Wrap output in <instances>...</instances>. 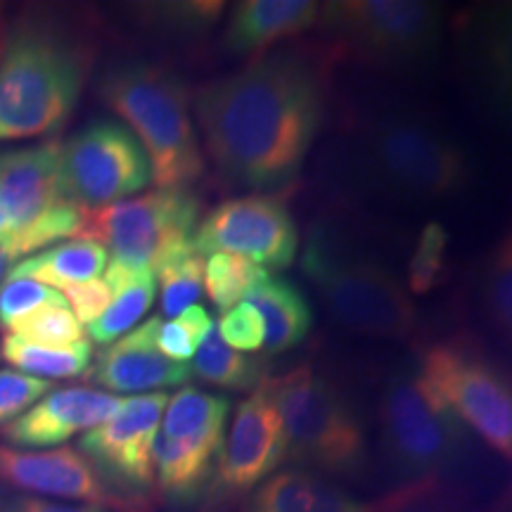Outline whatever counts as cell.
Here are the masks:
<instances>
[{
  "label": "cell",
  "instance_id": "6da1fadb",
  "mask_svg": "<svg viewBox=\"0 0 512 512\" xmlns=\"http://www.w3.org/2000/svg\"><path fill=\"white\" fill-rule=\"evenodd\" d=\"M204 150L226 181L252 190L292 183L323 124L316 69L290 53L261 55L195 93Z\"/></svg>",
  "mask_w": 512,
  "mask_h": 512
},
{
  "label": "cell",
  "instance_id": "7a4b0ae2",
  "mask_svg": "<svg viewBox=\"0 0 512 512\" xmlns=\"http://www.w3.org/2000/svg\"><path fill=\"white\" fill-rule=\"evenodd\" d=\"M100 98L138 136L159 188L188 190L200 181L204 155L188 91L174 74L147 62L117 64L102 76Z\"/></svg>",
  "mask_w": 512,
  "mask_h": 512
},
{
  "label": "cell",
  "instance_id": "3957f363",
  "mask_svg": "<svg viewBox=\"0 0 512 512\" xmlns=\"http://www.w3.org/2000/svg\"><path fill=\"white\" fill-rule=\"evenodd\" d=\"M88 74V60L60 38L27 31L0 55V140L55 133L72 117Z\"/></svg>",
  "mask_w": 512,
  "mask_h": 512
},
{
  "label": "cell",
  "instance_id": "277c9868",
  "mask_svg": "<svg viewBox=\"0 0 512 512\" xmlns=\"http://www.w3.org/2000/svg\"><path fill=\"white\" fill-rule=\"evenodd\" d=\"M283 420L287 458L330 475H354L366 463L361 420L328 377L299 366L259 384Z\"/></svg>",
  "mask_w": 512,
  "mask_h": 512
},
{
  "label": "cell",
  "instance_id": "5b68a950",
  "mask_svg": "<svg viewBox=\"0 0 512 512\" xmlns=\"http://www.w3.org/2000/svg\"><path fill=\"white\" fill-rule=\"evenodd\" d=\"M304 273L342 328L396 342L418 332V309L408 290L377 261L344 254L328 238L313 235L304 254Z\"/></svg>",
  "mask_w": 512,
  "mask_h": 512
},
{
  "label": "cell",
  "instance_id": "8992f818",
  "mask_svg": "<svg viewBox=\"0 0 512 512\" xmlns=\"http://www.w3.org/2000/svg\"><path fill=\"white\" fill-rule=\"evenodd\" d=\"M420 380L498 456L512 458V373L472 337L425 351Z\"/></svg>",
  "mask_w": 512,
  "mask_h": 512
},
{
  "label": "cell",
  "instance_id": "52a82bcc",
  "mask_svg": "<svg viewBox=\"0 0 512 512\" xmlns=\"http://www.w3.org/2000/svg\"><path fill=\"white\" fill-rule=\"evenodd\" d=\"M200 200L190 190H152L100 209H88L81 238L100 242L114 261L152 273L192 254Z\"/></svg>",
  "mask_w": 512,
  "mask_h": 512
},
{
  "label": "cell",
  "instance_id": "ba28073f",
  "mask_svg": "<svg viewBox=\"0 0 512 512\" xmlns=\"http://www.w3.org/2000/svg\"><path fill=\"white\" fill-rule=\"evenodd\" d=\"M366 145L382 176L408 195L437 200L458 192L470 178L465 152L441 128L415 114L373 121Z\"/></svg>",
  "mask_w": 512,
  "mask_h": 512
},
{
  "label": "cell",
  "instance_id": "9c48e42d",
  "mask_svg": "<svg viewBox=\"0 0 512 512\" xmlns=\"http://www.w3.org/2000/svg\"><path fill=\"white\" fill-rule=\"evenodd\" d=\"M143 145L117 121H91L60 143V190L64 200L100 209L126 200L150 183Z\"/></svg>",
  "mask_w": 512,
  "mask_h": 512
},
{
  "label": "cell",
  "instance_id": "30bf717a",
  "mask_svg": "<svg viewBox=\"0 0 512 512\" xmlns=\"http://www.w3.org/2000/svg\"><path fill=\"white\" fill-rule=\"evenodd\" d=\"M320 19L344 48L373 62H415L437 48L444 12L422 0H349L323 5Z\"/></svg>",
  "mask_w": 512,
  "mask_h": 512
},
{
  "label": "cell",
  "instance_id": "8fae6325",
  "mask_svg": "<svg viewBox=\"0 0 512 512\" xmlns=\"http://www.w3.org/2000/svg\"><path fill=\"white\" fill-rule=\"evenodd\" d=\"M380 415L389 456L406 475L427 479L458 456L463 425L420 375L392 377L384 387Z\"/></svg>",
  "mask_w": 512,
  "mask_h": 512
},
{
  "label": "cell",
  "instance_id": "7c38bea8",
  "mask_svg": "<svg viewBox=\"0 0 512 512\" xmlns=\"http://www.w3.org/2000/svg\"><path fill=\"white\" fill-rule=\"evenodd\" d=\"M299 249L297 223L278 195H247L221 202L197 223L195 254L245 256L261 268L292 266Z\"/></svg>",
  "mask_w": 512,
  "mask_h": 512
},
{
  "label": "cell",
  "instance_id": "4fadbf2b",
  "mask_svg": "<svg viewBox=\"0 0 512 512\" xmlns=\"http://www.w3.org/2000/svg\"><path fill=\"white\" fill-rule=\"evenodd\" d=\"M0 484L27 491L29 496H53L83 501L91 508L143 512L145 503L107 484L98 467L79 448H10L0 446Z\"/></svg>",
  "mask_w": 512,
  "mask_h": 512
},
{
  "label": "cell",
  "instance_id": "5bb4252c",
  "mask_svg": "<svg viewBox=\"0 0 512 512\" xmlns=\"http://www.w3.org/2000/svg\"><path fill=\"white\" fill-rule=\"evenodd\" d=\"M169 403V394H140L124 399L110 420L83 434L79 451L114 489L143 491L155 484L152 448ZM131 496V494H128ZM133 498V496H131Z\"/></svg>",
  "mask_w": 512,
  "mask_h": 512
},
{
  "label": "cell",
  "instance_id": "9a60e30c",
  "mask_svg": "<svg viewBox=\"0 0 512 512\" xmlns=\"http://www.w3.org/2000/svg\"><path fill=\"white\" fill-rule=\"evenodd\" d=\"M287 460L283 420L271 399L256 389L235 408L216 460V489L223 496L256 491Z\"/></svg>",
  "mask_w": 512,
  "mask_h": 512
},
{
  "label": "cell",
  "instance_id": "2e32d148",
  "mask_svg": "<svg viewBox=\"0 0 512 512\" xmlns=\"http://www.w3.org/2000/svg\"><path fill=\"white\" fill-rule=\"evenodd\" d=\"M124 399L88 387L53 389L27 413L3 427V437L24 448L60 446L76 434L91 432L119 411Z\"/></svg>",
  "mask_w": 512,
  "mask_h": 512
},
{
  "label": "cell",
  "instance_id": "e0dca14e",
  "mask_svg": "<svg viewBox=\"0 0 512 512\" xmlns=\"http://www.w3.org/2000/svg\"><path fill=\"white\" fill-rule=\"evenodd\" d=\"M164 320L155 316L126 332L112 347L100 351L86 377L110 392H150V389L178 387L192 377L188 363L166 358L157 347Z\"/></svg>",
  "mask_w": 512,
  "mask_h": 512
},
{
  "label": "cell",
  "instance_id": "ac0fdd59",
  "mask_svg": "<svg viewBox=\"0 0 512 512\" xmlns=\"http://www.w3.org/2000/svg\"><path fill=\"white\" fill-rule=\"evenodd\" d=\"M64 200L60 190V143L0 152V211L10 233H22Z\"/></svg>",
  "mask_w": 512,
  "mask_h": 512
},
{
  "label": "cell",
  "instance_id": "d6986e66",
  "mask_svg": "<svg viewBox=\"0 0 512 512\" xmlns=\"http://www.w3.org/2000/svg\"><path fill=\"white\" fill-rule=\"evenodd\" d=\"M465 36L484 91L512 119V0L472 10Z\"/></svg>",
  "mask_w": 512,
  "mask_h": 512
},
{
  "label": "cell",
  "instance_id": "ffe728a7",
  "mask_svg": "<svg viewBox=\"0 0 512 512\" xmlns=\"http://www.w3.org/2000/svg\"><path fill=\"white\" fill-rule=\"evenodd\" d=\"M320 10L313 0H245L230 12L223 41L233 53H254L309 31L320 22Z\"/></svg>",
  "mask_w": 512,
  "mask_h": 512
},
{
  "label": "cell",
  "instance_id": "44dd1931",
  "mask_svg": "<svg viewBox=\"0 0 512 512\" xmlns=\"http://www.w3.org/2000/svg\"><path fill=\"white\" fill-rule=\"evenodd\" d=\"M247 512H384V508L356 501L313 472L285 470L254 491Z\"/></svg>",
  "mask_w": 512,
  "mask_h": 512
},
{
  "label": "cell",
  "instance_id": "7402d4cb",
  "mask_svg": "<svg viewBox=\"0 0 512 512\" xmlns=\"http://www.w3.org/2000/svg\"><path fill=\"white\" fill-rule=\"evenodd\" d=\"M266 325L264 347L268 354H283L302 344L311 328V311L302 290L290 280L271 275L247 297Z\"/></svg>",
  "mask_w": 512,
  "mask_h": 512
},
{
  "label": "cell",
  "instance_id": "603a6c76",
  "mask_svg": "<svg viewBox=\"0 0 512 512\" xmlns=\"http://www.w3.org/2000/svg\"><path fill=\"white\" fill-rule=\"evenodd\" d=\"M230 401L226 396L185 387L166 403L162 427L166 437L221 453Z\"/></svg>",
  "mask_w": 512,
  "mask_h": 512
},
{
  "label": "cell",
  "instance_id": "cb8c5ba5",
  "mask_svg": "<svg viewBox=\"0 0 512 512\" xmlns=\"http://www.w3.org/2000/svg\"><path fill=\"white\" fill-rule=\"evenodd\" d=\"M107 249L88 238H74L50 247L27 259H19L10 268L8 278H29L36 283L55 287L57 292L67 285L95 280L107 266ZM5 278V280H8Z\"/></svg>",
  "mask_w": 512,
  "mask_h": 512
},
{
  "label": "cell",
  "instance_id": "d4e9b609",
  "mask_svg": "<svg viewBox=\"0 0 512 512\" xmlns=\"http://www.w3.org/2000/svg\"><path fill=\"white\" fill-rule=\"evenodd\" d=\"M216 460H219V453L157 432L155 448H152L155 482L174 501H192L200 494L211 472L216 470Z\"/></svg>",
  "mask_w": 512,
  "mask_h": 512
},
{
  "label": "cell",
  "instance_id": "484cf974",
  "mask_svg": "<svg viewBox=\"0 0 512 512\" xmlns=\"http://www.w3.org/2000/svg\"><path fill=\"white\" fill-rule=\"evenodd\" d=\"M479 309L512 361V228L486 256L479 278Z\"/></svg>",
  "mask_w": 512,
  "mask_h": 512
},
{
  "label": "cell",
  "instance_id": "4316f807",
  "mask_svg": "<svg viewBox=\"0 0 512 512\" xmlns=\"http://www.w3.org/2000/svg\"><path fill=\"white\" fill-rule=\"evenodd\" d=\"M0 351L5 361L19 368V373L38 377V380H46V377L67 380V377L86 375L93 361V344L88 339L69 344V347H38L5 332Z\"/></svg>",
  "mask_w": 512,
  "mask_h": 512
},
{
  "label": "cell",
  "instance_id": "83f0119b",
  "mask_svg": "<svg viewBox=\"0 0 512 512\" xmlns=\"http://www.w3.org/2000/svg\"><path fill=\"white\" fill-rule=\"evenodd\" d=\"M192 375L214 387L226 389V392H256L264 382V366L256 358H249L240 351L230 349L223 342L219 330L209 332L202 347L197 349L195 363H192Z\"/></svg>",
  "mask_w": 512,
  "mask_h": 512
},
{
  "label": "cell",
  "instance_id": "f1b7e54d",
  "mask_svg": "<svg viewBox=\"0 0 512 512\" xmlns=\"http://www.w3.org/2000/svg\"><path fill=\"white\" fill-rule=\"evenodd\" d=\"M266 278V268L245 256L211 254L209 261H204V290L211 304L223 313L245 302Z\"/></svg>",
  "mask_w": 512,
  "mask_h": 512
},
{
  "label": "cell",
  "instance_id": "f546056e",
  "mask_svg": "<svg viewBox=\"0 0 512 512\" xmlns=\"http://www.w3.org/2000/svg\"><path fill=\"white\" fill-rule=\"evenodd\" d=\"M157 294V278L152 271L140 273L136 280L114 292L112 304L107 306L105 313L98 320L88 325V335L93 342L110 344L124 337L147 311L152 309Z\"/></svg>",
  "mask_w": 512,
  "mask_h": 512
},
{
  "label": "cell",
  "instance_id": "4dcf8cb0",
  "mask_svg": "<svg viewBox=\"0 0 512 512\" xmlns=\"http://www.w3.org/2000/svg\"><path fill=\"white\" fill-rule=\"evenodd\" d=\"M86 219L88 209H83L69 200H62L53 209L46 211L34 226L22 230V233L5 235V242H8L12 254L19 259V256L34 254L36 249L46 247L60 238H76L86 228Z\"/></svg>",
  "mask_w": 512,
  "mask_h": 512
},
{
  "label": "cell",
  "instance_id": "1f68e13d",
  "mask_svg": "<svg viewBox=\"0 0 512 512\" xmlns=\"http://www.w3.org/2000/svg\"><path fill=\"white\" fill-rule=\"evenodd\" d=\"M10 335L38 347H69L83 342V325L69 306H46L8 325Z\"/></svg>",
  "mask_w": 512,
  "mask_h": 512
},
{
  "label": "cell",
  "instance_id": "d6a6232c",
  "mask_svg": "<svg viewBox=\"0 0 512 512\" xmlns=\"http://www.w3.org/2000/svg\"><path fill=\"white\" fill-rule=\"evenodd\" d=\"M162 294L164 316H181L185 309L195 306L204 290V259L200 254H185L155 273Z\"/></svg>",
  "mask_w": 512,
  "mask_h": 512
},
{
  "label": "cell",
  "instance_id": "836d02e7",
  "mask_svg": "<svg viewBox=\"0 0 512 512\" xmlns=\"http://www.w3.org/2000/svg\"><path fill=\"white\" fill-rule=\"evenodd\" d=\"M448 268V233L439 223H427L415 242L413 256L408 261V290L427 294L446 280Z\"/></svg>",
  "mask_w": 512,
  "mask_h": 512
},
{
  "label": "cell",
  "instance_id": "e575fe53",
  "mask_svg": "<svg viewBox=\"0 0 512 512\" xmlns=\"http://www.w3.org/2000/svg\"><path fill=\"white\" fill-rule=\"evenodd\" d=\"M214 330V318L204 306L195 304L185 309L169 323H162L157 337V347L171 361L185 363L197 354L209 332Z\"/></svg>",
  "mask_w": 512,
  "mask_h": 512
},
{
  "label": "cell",
  "instance_id": "d590c367",
  "mask_svg": "<svg viewBox=\"0 0 512 512\" xmlns=\"http://www.w3.org/2000/svg\"><path fill=\"white\" fill-rule=\"evenodd\" d=\"M46 306H69L55 287L29 278H8L0 287V328L8 330L15 320Z\"/></svg>",
  "mask_w": 512,
  "mask_h": 512
},
{
  "label": "cell",
  "instance_id": "8d00e7d4",
  "mask_svg": "<svg viewBox=\"0 0 512 512\" xmlns=\"http://www.w3.org/2000/svg\"><path fill=\"white\" fill-rule=\"evenodd\" d=\"M48 392H53V382L38 380L19 370H0V427L27 413Z\"/></svg>",
  "mask_w": 512,
  "mask_h": 512
},
{
  "label": "cell",
  "instance_id": "74e56055",
  "mask_svg": "<svg viewBox=\"0 0 512 512\" xmlns=\"http://www.w3.org/2000/svg\"><path fill=\"white\" fill-rule=\"evenodd\" d=\"M219 335L230 349L242 351H259L266 342V325L264 318L256 313L247 302L226 311L219 320Z\"/></svg>",
  "mask_w": 512,
  "mask_h": 512
},
{
  "label": "cell",
  "instance_id": "f35d334b",
  "mask_svg": "<svg viewBox=\"0 0 512 512\" xmlns=\"http://www.w3.org/2000/svg\"><path fill=\"white\" fill-rule=\"evenodd\" d=\"M62 297L67 299L69 309L79 320L81 325H91L93 320H98L102 313H105L107 306L112 304V290L110 285L105 283V278H95L88 280V283H79V285H67L62 287Z\"/></svg>",
  "mask_w": 512,
  "mask_h": 512
},
{
  "label": "cell",
  "instance_id": "ab89813d",
  "mask_svg": "<svg viewBox=\"0 0 512 512\" xmlns=\"http://www.w3.org/2000/svg\"><path fill=\"white\" fill-rule=\"evenodd\" d=\"M0 512H105V510L91 508V505L55 503L41 496L10 494V491L0 489Z\"/></svg>",
  "mask_w": 512,
  "mask_h": 512
},
{
  "label": "cell",
  "instance_id": "60d3db41",
  "mask_svg": "<svg viewBox=\"0 0 512 512\" xmlns=\"http://www.w3.org/2000/svg\"><path fill=\"white\" fill-rule=\"evenodd\" d=\"M17 264V256L12 254V249L8 247V242L5 238H0V287H3L5 278H8L10 268Z\"/></svg>",
  "mask_w": 512,
  "mask_h": 512
},
{
  "label": "cell",
  "instance_id": "b9f144b4",
  "mask_svg": "<svg viewBox=\"0 0 512 512\" xmlns=\"http://www.w3.org/2000/svg\"><path fill=\"white\" fill-rule=\"evenodd\" d=\"M10 233V226H8V219L3 216V211H0V238H5V235Z\"/></svg>",
  "mask_w": 512,
  "mask_h": 512
},
{
  "label": "cell",
  "instance_id": "7bdbcfd3",
  "mask_svg": "<svg viewBox=\"0 0 512 512\" xmlns=\"http://www.w3.org/2000/svg\"><path fill=\"white\" fill-rule=\"evenodd\" d=\"M503 512H512V482H510L508 496H505V505H503Z\"/></svg>",
  "mask_w": 512,
  "mask_h": 512
},
{
  "label": "cell",
  "instance_id": "ee69618b",
  "mask_svg": "<svg viewBox=\"0 0 512 512\" xmlns=\"http://www.w3.org/2000/svg\"><path fill=\"white\" fill-rule=\"evenodd\" d=\"M0 55H3V48H0Z\"/></svg>",
  "mask_w": 512,
  "mask_h": 512
},
{
  "label": "cell",
  "instance_id": "f6af8a7d",
  "mask_svg": "<svg viewBox=\"0 0 512 512\" xmlns=\"http://www.w3.org/2000/svg\"><path fill=\"white\" fill-rule=\"evenodd\" d=\"M0 356H3V351H0Z\"/></svg>",
  "mask_w": 512,
  "mask_h": 512
}]
</instances>
